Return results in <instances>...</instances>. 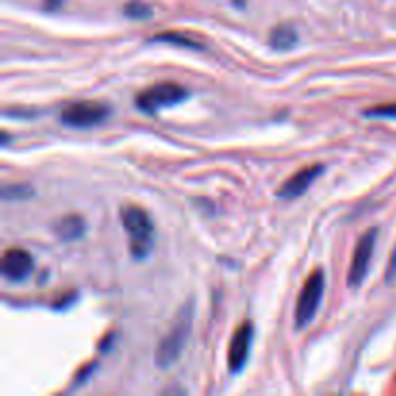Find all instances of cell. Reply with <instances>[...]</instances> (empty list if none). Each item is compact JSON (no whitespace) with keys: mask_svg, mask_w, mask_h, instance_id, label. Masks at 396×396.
<instances>
[{"mask_svg":"<svg viewBox=\"0 0 396 396\" xmlns=\"http://www.w3.org/2000/svg\"><path fill=\"white\" fill-rule=\"evenodd\" d=\"M325 290V275L323 271H313L309 275L304 287L298 296V304H296V311H294V321L298 329H304L306 325H309L316 317L321 298H323Z\"/></svg>","mask_w":396,"mask_h":396,"instance_id":"cell-3","label":"cell"},{"mask_svg":"<svg viewBox=\"0 0 396 396\" xmlns=\"http://www.w3.org/2000/svg\"><path fill=\"white\" fill-rule=\"evenodd\" d=\"M191 323H193V306L186 304L180 313L174 319V323L170 327V330L167 332V337L162 338L159 346H157V352H155V361L157 366L167 369L174 361L182 356V350L191 332Z\"/></svg>","mask_w":396,"mask_h":396,"instance_id":"cell-1","label":"cell"},{"mask_svg":"<svg viewBox=\"0 0 396 396\" xmlns=\"http://www.w3.org/2000/svg\"><path fill=\"white\" fill-rule=\"evenodd\" d=\"M251 342H253V325L250 321L242 323L232 335L228 346V369L230 373H240L250 358Z\"/></svg>","mask_w":396,"mask_h":396,"instance_id":"cell-7","label":"cell"},{"mask_svg":"<svg viewBox=\"0 0 396 396\" xmlns=\"http://www.w3.org/2000/svg\"><path fill=\"white\" fill-rule=\"evenodd\" d=\"M120 220L130 238L132 256L136 259H143L153 248V222L149 215L138 205H124L120 209Z\"/></svg>","mask_w":396,"mask_h":396,"instance_id":"cell-2","label":"cell"},{"mask_svg":"<svg viewBox=\"0 0 396 396\" xmlns=\"http://www.w3.org/2000/svg\"><path fill=\"white\" fill-rule=\"evenodd\" d=\"M33 196V190L28 186H4L2 188V199H28Z\"/></svg>","mask_w":396,"mask_h":396,"instance_id":"cell-14","label":"cell"},{"mask_svg":"<svg viewBox=\"0 0 396 396\" xmlns=\"http://www.w3.org/2000/svg\"><path fill=\"white\" fill-rule=\"evenodd\" d=\"M186 97H188V91L178 83H157V85H151L145 91H141L136 99V104L147 114H155L164 107L178 104Z\"/></svg>","mask_w":396,"mask_h":396,"instance_id":"cell-5","label":"cell"},{"mask_svg":"<svg viewBox=\"0 0 396 396\" xmlns=\"http://www.w3.org/2000/svg\"><path fill=\"white\" fill-rule=\"evenodd\" d=\"M298 41V33L294 30L292 25H288V23H282V25H277L275 30L271 31V35H269V43H271L272 49H277V51H288V49H292L294 44Z\"/></svg>","mask_w":396,"mask_h":396,"instance_id":"cell-11","label":"cell"},{"mask_svg":"<svg viewBox=\"0 0 396 396\" xmlns=\"http://www.w3.org/2000/svg\"><path fill=\"white\" fill-rule=\"evenodd\" d=\"M375 242H377V228H371L361 236L360 242L356 246L352 261L348 267V287L350 288H358L366 280L369 263H371V257H373L375 251Z\"/></svg>","mask_w":396,"mask_h":396,"instance_id":"cell-6","label":"cell"},{"mask_svg":"<svg viewBox=\"0 0 396 396\" xmlns=\"http://www.w3.org/2000/svg\"><path fill=\"white\" fill-rule=\"evenodd\" d=\"M33 271V257L30 251H25L23 248H10L4 251L2 256V275L8 280H20L28 279Z\"/></svg>","mask_w":396,"mask_h":396,"instance_id":"cell-8","label":"cell"},{"mask_svg":"<svg viewBox=\"0 0 396 396\" xmlns=\"http://www.w3.org/2000/svg\"><path fill=\"white\" fill-rule=\"evenodd\" d=\"M109 114L110 109L107 104L97 103V101H76L62 109L60 120L62 124L72 126V128H93V126L103 124Z\"/></svg>","mask_w":396,"mask_h":396,"instance_id":"cell-4","label":"cell"},{"mask_svg":"<svg viewBox=\"0 0 396 396\" xmlns=\"http://www.w3.org/2000/svg\"><path fill=\"white\" fill-rule=\"evenodd\" d=\"M366 114L373 118H396V103L379 104V107L366 110Z\"/></svg>","mask_w":396,"mask_h":396,"instance_id":"cell-15","label":"cell"},{"mask_svg":"<svg viewBox=\"0 0 396 396\" xmlns=\"http://www.w3.org/2000/svg\"><path fill=\"white\" fill-rule=\"evenodd\" d=\"M396 277V251L392 253V261H390L389 269H387V280H392Z\"/></svg>","mask_w":396,"mask_h":396,"instance_id":"cell-16","label":"cell"},{"mask_svg":"<svg viewBox=\"0 0 396 396\" xmlns=\"http://www.w3.org/2000/svg\"><path fill=\"white\" fill-rule=\"evenodd\" d=\"M323 164H309V167H304L300 169L296 174L288 178L287 182L280 186L277 190V196L282 199H294L300 198L304 191L308 190L311 184L316 182V178L323 172Z\"/></svg>","mask_w":396,"mask_h":396,"instance_id":"cell-9","label":"cell"},{"mask_svg":"<svg viewBox=\"0 0 396 396\" xmlns=\"http://www.w3.org/2000/svg\"><path fill=\"white\" fill-rule=\"evenodd\" d=\"M52 230L62 242H73L85 234V220L81 219L80 215H66L54 222Z\"/></svg>","mask_w":396,"mask_h":396,"instance_id":"cell-10","label":"cell"},{"mask_svg":"<svg viewBox=\"0 0 396 396\" xmlns=\"http://www.w3.org/2000/svg\"><path fill=\"white\" fill-rule=\"evenodd\" d=\"M124 14L132 20H145L151 16V6L143 0H130L124 6Z\"/></svg>","mask_w":396,"mask_h":396,"instance_id":"cell-13","label":"cell"},{"mask_svg":"<svg viewBox=\"0 0 396 396\" xmlns=\"http://www.w3.org/2000/svg\"><path fill=\"white\" fill-rule=\"evenodd\" d=\"M60 2H62V0H47V8H49V10H54L56 6H60Z\"/></svg>","mask_w":396,"mask_h":396,"instance_id":"cell-17","label":"cell"},{"mask_svg":"<svg viewBox=\"0 0 396 396\" xmlns=\"http://www.w3.org/2000/svg\"><path fill=\"white\" fill-rule=\"evenodd\" d=\"M153 41L178 44V47H188V49H199V47H201V44H199L196 39H191L190 35H186V33H174V31H167V33L153 37Z\"/></svg>","mask_w":396,"mask_h":396,"instance_id":"cell-12","label":"cell"}]
</instances>
